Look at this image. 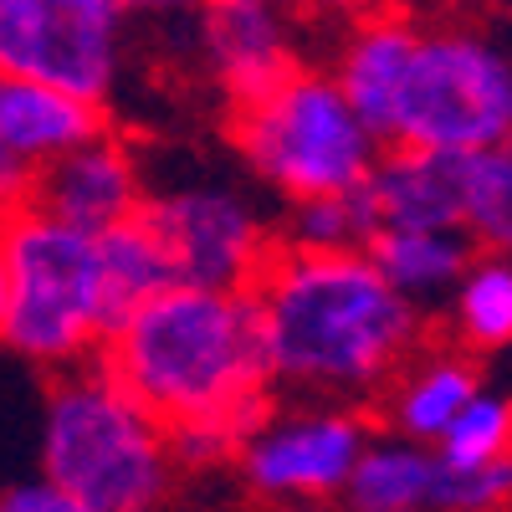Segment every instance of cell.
<instances>
[{
    "label": "cell",
    "instance_id": "obj_5",
    "mask_svg": "<svg viewBox=\"0 0 512 512\" xmlns=\"http://www.w3.org/2000/svg\"><path fill=\"white\" fill-rule=\"evenodd\" d=\"M231 149L282 200L354 190L384 139L338 93L323 62H297L267 93L231 108Z\"/></svg>",
    "mask_w": 512,
    "mask_h": 512
},
{
    "label": "cell",
    "instance_id": "obj_1",
    "mask_svg": "<svg viewBox=\"0 0 512 512\" xmlns=\"http://www.w3.org/2000/svg\"><path fill=\"white\" fill-rule=\"evenodd\" d=\"M93 359L164 425L180 472L231 466L277 395L251 287L164 282L103 333Z\"/></svg>",
    "mask_w": 512,
    "mask_h": 512
},
{
    "label": "cell",
    "instance_id": "obj_17",
    "mask_svg": "<svg viewBox=\"0 0 512 512\" xmlns=\"http://www.w3.org/2000/svg\"><path fill=\"white\" fill-rule=\"evenodd\" d=\"M472 251L477 241L456 226H374V236L364 241L374 272L400 297H410L420 313H436L446 303Z\"/></svg>",
    "mask_w": 512,
    "mask_h": 512
},
{
    "label": "cell",
    "instance_id": "obj_7",
    "mask_svg": "<svg viewBox=\"0 0 512 512\" xmlns=\"http://www.w3.org/2000/svg\"><path fill=\"white\" fill-rule=\"evenodd\" d=\"M374 436V415L344 400H282L251 420L231 472L256 502H338L364 441Z\"/></svg>",
    "mask_w": 512,
    "mask_h": 512
},
{
    "label": "cell",
    "instance_id": "obj_13",
    "mask_svg": "<svg viewBox=\"0 0 512 512\" xmlns=\"http://www.w3.org/2000/svg\"><path fill=\"white\" fill-rule=\"evenodd\" d=\"M415 31H420V11H369V16L333 26L323 67L379 139H384V128H390Z\"/></svg>",
    "mask_w": 512,
    "mask_h": 512
},
{
    "label": "cell",
    "instance_id": "obj_8",
    "mask_svg": "<svg viewBox=\"0 0 512 512\" xmlns=\"http://www.w3.org/2000/svg\"><path fill=\"white\" fill-rule=\"evenodd\" d=\"M123 0H0V72L113 103L128 62Z\"/></svg>",
    "mask_w": 512,
    "mask_h": 512
},
{
    "label": "cell",
    "instance_id": "obj_16",
    "mask_svg": "<svg viewBox=\"0 0 512 512\" xmlns=\"http://www.w3.org/2000/svg\"><path fill=\"white\" fill-rule=\"evenodd\" d=\"M103 123H108L103 103L62 93V88L36 82V77L0 72V149H6L16 164H26V169L52 164L72 144L98 134Z\"/></svg>",
    "mask_w": 512,
    "mask_h": 512
},
{
    "label": "cell",
    "instance_id": "obj_21",
    "mask_svg": "<svg viewBox=\"0 0 512 512\" xmlns=\"http://www.w3.org/2000/svg\"><path fill=\"white\" fill-rule=\"evenodd\" d=\"M461 231L482 251L512 241V154L507 144L461 149Z\"/></svg>",
    "mask_w": 512,
    "mask_h": 512
},
{
    "label": "cell",
    "instance_id": "obj_25",
    "mask_svg": "<svg viewBox=\"0 0 512 512\" xmlns=\"http://www.w3.org/2000/svg\"><path fill=\"white\" fill-rule=\"evenodd\" d=\"M26 190H31V169H26V164H16L6 149H0V216H6L11 205H21V200H26Z\"/></svg>",
    "mask_w": 512,
    "mask_h": 512
},
{
    "label": "cell",
    "instance_id": "obj_23",
    "mask_svg": "<svg viewBox=\"0 0 512 512\" xmlns=\"http://www.w3.org/2000/svg\"><path fill=\"white\" fill-rule=\"evenodd\" d=\"M297 11H303L308 26H344L354 16H369V11H420L425 0H292Z\"/></svg>",
    "mask_w": 512,
    "mask_h": 512
},
{
    "label": "cell",
    "instance_id": "obj_18",
    "mask_svg": "<svg viewBox=\"0 0 512 512\" xmlns=\"http://www.w3.org/2000/svg\"><path fill=\"white\" fill-rule=\"evenodd\" d=\"M441 308L451 318L446 338L456 349L477 354L482 364L492 354H502L507 338H512V267H507V251H482L477 246Z\"/></svg>",
    "mask_w": 512,
    "mask_h": 512
},
{
    "label": "cell",
    "instance_id": "obj_10",
    "mask_svg": "<svg viewBox=\"0 0 512 512\" xmlns=\"http://www.w3.org/2000/svg\"><path fill=\"white\" fill-rule=\"evenodd\" d=\"M338 502L359 512H492L512 502V456L456 472L436 446L374 425Z\"/></svg>",
    "mask_w": 512,
    "mask_h": 512
},
{
    "label": "cell",
    "instance_id": "obj_26",
    "mask_svg": "<svg viewBox=\"0 0 512 512\" xmlns=\"http://www.w3.org/2000/svg\"><path fill=\"white\" fill-rule=\"evenodd\" d=\"M128 11H154V16H185L195 0H123Z\"/></svg>",
    "mask_w": 512,
    "mask_h": 512
},
{
    "label": "cell",
    "instance_id": "obj_15",
    "mask_svg": "<svg viewBox=\"0 0 512 512\" xmlns=\"http://www.w3.org/2000/svg\"><path fill=\"white\" fill-rule=\"evenodd\" d=\"M379 226H456L461 231V149L384 144L364 175Z\"/></svg>",
    "mask_w": 512,
    "mask_h": 512
},
{
    "label": "cell",
    "instance_id": "obj_27",
    "mask_svg": "<svg viewBox=\"0 0 512 512\" xmlns=\"http://www.w3.org/2000/svg\"><path fill=\"white\" fill-rule=\"evenodd\" d=\"M0 313H6V262H0Z\"/></svg>",
    "mask_w": 512,
    "mask_h": 512
},
{
    "label": "cell",
    "instance_id": "obj_14",
    "mask_svg": "<svg viewBox=\"0 0 512 512\" xmlns=\"http://www.w3.org/2000/svg\"><path fill=\"white\" fill-rule=\"evenodd\" d=\"M482 379V359L456 349L451 338L441 344V338L431 333L425 344L390 374V384L369 400L379 405L374 410V425L379 431H395L405 441H425L436 446V436L446 431V420L466 405V395L477 390Z\"/></svg>",
    "mask_w": 512,
    "mask_h": 512
},
{
    "label": "cell",
    "instance_id": "obj_9",
    "mask_svg": "<svg viewBox=\"0 0 512 512\" xmlns=\"http://www.w3.org/2000/svg\"><path fill=\"white\" fill-rule=\"evenodd\" d=\"M139 221L164 251L169 282L190 287H251L277 251L272 221L256 200L226 180H185L144 190Z\"/></svg>",
    "mask_w": 512,
    "mask_h": 512
},
{
    "label": "cell",
    "instance_id": "obj_22",
    "mask_svg": "<svg viewBox=\"0 0 512 512\" xmlns=\"http://www.w3.org/2000/svg\"><path fill=\"white\" fill-rule=\"evenodd\" d=\"M436 451L456 472H472V466H492L502 456H512V405L507 395L477 384L466 405L446 420V431L436 436Z\"/></svg>",
    "mask_w": 512,
    "mask_h": 512
},
{
    "label": "cell",
    "instance_id": "obj_24",
    "mask_svg": "<svg viewBox=\"0 0 512 512\" xmlns=\"http://www.w3.org/2000/svg\"><path fill=\"white\" fill-rule=\"evenodd\" d=\"M0 512H72V502L62 497V487L36 477V482H16L0 492Z\"/></svg>",
    "mask_w": 512,
    "mask_h": 512
},
{
    "label": "cell",
    "instance_id": "obj_19",
    "mask_svg": "<svg viewBox=\"0 0 512 512\" xmlns=\"http://www.w3.org/2000/svg\"><path fill=\"white\" fill-rule=\"evenodd\" d=\"M374 226H379V216L369 205L364 180L354 190H328V195L287 200L282 221H272L277 246H292V251H364Z\"/></svg>",
    "mask_w": 512,
    "mask_h": 512
},
{
    "label": "cell",
    "instance_id": "obj_3",
    "mask_svg": "<svg viewBox=\"0 0 512 512\" xmlns=\"http://www.w3.org/2000/svg\"><path fill=\"white\" fill-rule=\"evenodd\" d=\"M41 477L72 512H149L180 482L164 425L98 364L57 369L41 420Z\"/></svg>",
    "mask_w": 512,
    "mask_h": 512
},
{
    "label": "cell",
    "instance_id": "obj_6",
    "mask_svg": "<svg viewBox=\"0 0 512 512\" xmlns=\"http://www.w3.org/2000/svg\"><path fill=\"white\" fill-rule=\"evenodd\" d=\"M512 134V62L487 21L425 16L395 93L384 144L487 149Z\"/></svg>",
    "mask_w": 512,
    "mask_h": 512
},
{
    "label": "cell",
    "instance_id": "obj_11",
    "mask_svg": "<svg viewBox=\"0 0 512 512\" xmlns=\"http://www.w3.org/2000/svg\"><path fill=\"white\" fill-rule=\"evenodd\" d=\"M195 57L226 108L267 93L308 62V21L292 0H195Z\"/></svg>",
    "mask_w": 512,
    "mask_h": 512
},
{
    "label": "cell",
    "instance_id": "obj_20",
    "mask_svg": "<svg viewBox=\"0 0 512 512\" xmlns=\"http://www.w3.org/2000/svg\"><path fill=\"white\" fill-rule=\"evenodd\" d=\"M93 241H98L103 308H108V328H113L123 313H134L149 292H159V287L169 282V267H164L159 241L149 236V226H144L139 216L93 231Z\"/></svg>",
    "mask_w": 512,
    "mask_h": 512
},
{
    "label": "cell",
    "instance_id": "obj_2",
    "mask_svg": "<svg viewBox=\"0 0 512 512\" xmlns=\"http://www.w3.org/2000/svg\"><path fill=\"white\" fill-rule=\"evenodd\" d=\"M272 390L292 400L369 405L431 338L420 313L374 272L364 251L277 246L251 282Z\"/></svg>",
    "mask_w": 512,
    "mask_h": 512
},
{
    "label": "cell",
    "instance_id": "obj_12",
    "mask_svg": "<svg viewBox=\"0 0 512 512\" xmlns=\"http://www.w3.org/2000/svg\"><path fill=\"white\" fill-rule=\"evenodd\" d=\"M144 164L123 134L103 123L98 134H88L82 144H72L67 154H57L52 164L31 169V190L26 200L52 210L57 221L82 226V231H103L113 221L139 216L144 200Z\"/></svg>",
    "mask_w": 512,
    "mask_h": 512
},
{
    "label": "cell",
    "instance_id": "obj_28",
    "mask_svg": "<svg viewBox=\"0 0 512 512\" xmlns=\"http://www.w3.org/2000/svg\"><path fill=\"white\" fill-rule=\"evenodd\" d=\"M487 6H507V0H487Z\"/></svg>",
    "mask_w": 512,
    "mask_h": 512
},
{
    "label": "cell",
    "instance_id": "obj_4",
    "mask_svg": "<svg viewBox=\"0 0 512 512\" xmlns=\"http://www.w3.org/2000/svg\"><path fill=\"white\" fill-rule=\"evenodd\" d=\"M0 262H6L0 344L52 374L88 364L108 333L93 231L21 200L0 216Z\"/></svg>",
    "mask_w": 512,
    "mask_h": 512
}]
</instances>
